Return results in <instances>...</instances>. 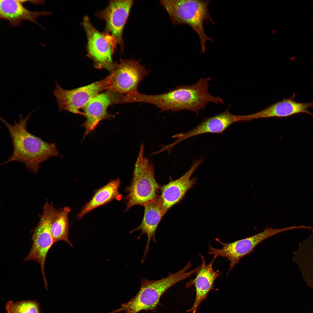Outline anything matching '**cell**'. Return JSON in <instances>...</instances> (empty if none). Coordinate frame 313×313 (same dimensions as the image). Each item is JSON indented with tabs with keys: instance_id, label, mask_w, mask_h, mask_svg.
<instances>
[{
	"instance_id": "obj_17",
	"label": "cell",
	"mask_w": 313,
	"mask_h": 313,
	"mask_svg": "<svg viewBox=\"0 0 313 313\" xmlns=\"http://www.w3.org/2000/svg\"><path fill=\"white\" fill-rule=\"evenodd\" d=\"M294 96L284 99L255 113L242 116V120L248 121L272 117H286L300 113L307 114L313 117V113L308 110L309 108L313 107V101L306 103L299 102L294 100Z\"/></svg>"
},
{
	"instance_id": "obj_7",
	"label": "cell",
	"mask_w": 313,
	"mask_h": 313,
	"mask_svg": "<svg viewBox=\"0 0 313 313\" xmlns=\"http://www.w3.org/2000/svg\"><path fill=\"white\" fill-rule=\"evenodd\" d=\"M295 229V226L281 228L266 227L263 231L252 236L228 243H224L219 239L216 238V241L221 245L222 248H215L209 243L208 253L209 254L214 255L216 258L221 256L229 261L230 266L228 275L241 259L252 253L257 245L263 241L279 233Z\"/></svg>"
},
{
	"instance_id": "obj_11",
	"label": "cell",
	"mask_w": 313,
	"mask_h": 313,
	"mask_svg": "<svg viewBox=\"0 0 313 313\" xmlns=\"http://www.w3.org/2000/svg\"><path fill=\"white\" fill-rule=\"evenodd\" d=\"M125 95L109 88L95 95L82 108L86 120L83 125L85 129L84 137L94 130L102 121L113 116L108 112L110 105L123 103Z\"/></svg>"
},
{
	"instance_id": "obj_10",
	"label": "cell",
	"mask_w": 313,
	"mask_h": 313,
	"mask_svg": "<svg viewBox=\"0 0 313 313\" xmlns=\"http://www.w3.org/2000/svg\"><path fill=\"white\" fill-rule=\"evenodd\" d=\"M116 64L115 70L110 74L109 88L123 95L138 92V85L148 70L133 59H121Z\"/></svg>"
},
{
	"instance_id": "obj_2",
	"label": "cell",
	"mask_w": 313,
	"mask_h": 313,
	"mask_svg": "<svg viewBox=\"0 0 313 313\" xmlns=\"http://www.w3.org/2000/svg\"><path fill=\"white\" fill-rule=\"evenodd\" d=\"M210 77L200 78L196 83L190 85H179L164 93L149 95L141 97L143 103L152 104L162 111H172L187 110L197 114L210 102L223 104L219 96L211 95L208 91Z\"/></svg>"
},
{
	"instance_id": "obj_1",
	"label": "cell",
	"mask_w": 313,
	"mask_h": 313,
	"mask_svg": "<svg viewBox=\"0 0 313 313\" xmlns=\"http://www.w3.org/2000/svg\"><path fill=\"white\" fill-rule=\"evenodd\" d=\"M33 110L24 118L20 114L18 122L14 119L11 124L0 117L10 134L13 147L12 156L2 163L17 161L24 164L26 168L37 173L40 164L54 156H59V152L55 143L46 142L28 132L27 126L28 120L34 112Z\"/></svg>"
},
{
	"instance_id": "obj_15",
	"label": "cell",
	"mask_w": 313,
	"mask_h": 313,
	"mask_svg": "<svg viewBox=\"0 0 313 313\" xmlns=\"http://www.w3.org/2000/svg\"><path fill=\"white\" fill-rule=\"evenodd\" d=\"M238 121L239 115L231 113L228 109L221 113L205 118L191 130L173 136L177 139L170 145L173 148L185 140L204 134L222 133L231 124Z\"/></svg>"
},
{
	"instance_id": "obj_12",
	"label": "cell",
	"mask_w": 313,
	"mask_h": 313,
	"mask_svg": "<svg viewBox=\"0 0 313 313\" xmlns=\"http://www.w3.org/2000/svg\"><path fill=\"white\" fill-rule=\"evenodd\" d=\"M133 3L132 0H111L104 9L95 13L97 17L105 23L104 32L114 38L122 52L124 45L123 29Z\"/></svg>"
},
{
	"instance_id": "obj_8",
	"label": "cell",
	"mask_w": 313,
	"mask_h": 313,
	"mask_svg": "<svg viewBox=\"0 0 313 313\" xmlns=\"http://www.w3.org/2000/svg\"><path fill=\"white\" fill-rule=\"evenodd\" d=\"M57 210L53 207L52 203L47 202L45 204L39 222L33 231L31 249L23 261H35L39 262L46 288L48 285L45 273V262L50 249L54 243L51 230Z\"/></svg>"
},
{
	"instance_id": "obj_3",
	"label": "cell",
	"mask_w": 313,
	"mask_h": 313,
	"mask_svg": "<svg viewBox=\"0 0 313 313\" xmlns=\"http://www.w3.org/2000/svg\"><path fill=\"white\" fill-rule=\"evenodd\" d=\"M192 265L191 262L182 269L174 273H170L165 277L156 280L144 278L141 280L139 290L136 295L129 301L122 303L121 307L109 313H138L141 311H155L159 303L163 294L177 283L195 274L196 268L187 271Z\"/></svg>"
},
{
	"instance_id": "obj_16",
	"label": "cell",
	"mask_w": 313,
	"mask_h": 313,
	"mask_svg": "<svg viewBox=\"0 0 313 313\" xmlns=\"http://www.w3.org/2000/svg\"><path fill=\"white\" fill-rule=\"evenodd\" d=\"M144 212L142 221L140 225L130 232L132 233L140 231V235L137 239H139L143 234L147 235V239L146 247L141 262L143 263L150 248L151 240L154 242L156 241L155 238L156 231L163 216L165 214L161 206V200L160 196H157L155 198L148 202L143 206Z\"/></svg>"
},
{
	"instance_id": "obj_19",
	"label": "cell",
	"mask_w": 313,
	"mask_h": 313,
	"mask_svg": "<svg viewBox=\"0 0 313 313\" xmlns=\"http://www.w3.org/2000/svg\"><path fill=\"white\" fill-rule=\"evenodd\" d=\"M121 182L119 179L111 180L97 190L90 200L82 208L77 218L80 219L94 209L114 200L120 201L122 194L119 192Z\"/></svg>"
},
{
	"instance_id": "obj_9",
	"label": "cell",
	"mask_w": 313,
	"mask_h": 313,
	"mask_svg": "<svg viewBox=\"0 0 313 313\" xmlns=\"http://www.w3.org/2000/svg\"><path fill=\"white\" fill-rule=\"evenodd\" d=\"M110 79L109 75L100 81L71 90L63 89L55 81V86L52 92L59 111L65 110L84 115L80 110L95 95L109 88Z\"/></svg>"
},
{
	"instance_id": "obj_18",
	"label": "cell",
	"mask_w": 313,
	"mask_h": 313,
	"mask_svg": "<svg viewBox=\"0 0 313 313\" xmlns=\"http://www.w3.org/2000/svg\"><path fill=\"white\" fill-rule=\"evenodd\" d=\"M23 3L21 0H0L1 18L8 21L12 26H17L25 20L37 23V20L40 16L51 13L50 11L29 10L23 6Z\"/></svg>"
},
{
	"instance_id": "obj_21",
	"label": "cell",
	"mask_w": 313,
	"mask_h": 313,
	"mask_svg": "<svg viewBox=\"0 0 313 313\" xmlns=\"http://www.w3.org/2000/svg\"><path fill=\"white\" fill-rule=\"evenodd\" d=\"M6 309L7 313H40L39 303L36 301H22L7 303Z\"/></svg>"
},
{
	"instance_id": "obj_13",
	"label": "cell",
	"mask_w": 313,
	"mask_h": 313,
	"mask_svg": "<svg viewBox=\"0 0 313 313\" xmlns=\"http://www.w3.org/2000/svg\"><path fill=\"white\" fill-rule=\"evenodd\" d=\"M203 159L195 160L189 169L178 179L171 180L161 186L160 195L162 209L165 214L171 207L179 203L187 192L196 183L197 179H191V176L203 162Z\"/></svg>"
},
{
	"instance_id": "obj_20",
	"label": "cell",
	"mask_w": 313,
	"mask_h": 313,
	"mask_svg": "<svg viewBox=\"0 0 313 313\" xmlns=\"http://www.w3.org/2000/svg\"><path fill=\"white\" fill-rule=\"evenodd\" d=\"M70 211V208L67 207L57 210L52 223L51 232L54 243L60 241H64L73 247V245L69 238L68 216Z\"/></svg>"
},
{
	"instance_id": "obj_14",
	"label": "cell",
	"mask_w": 313,
	"mask_h": 313,
	"mask_svg": "<svg viewBox=\"0 0 313 313\" xmlns=\"http://www.w3.org/2000/svg\"><path fill=\"white\" fill-rule=\"evenodd\" d=\"M199 256L202 263L196 271L195 277L185 285L187 288L192 286L195 288L196 295L194 302L192 307L187 310L188 312L192 313H196L199 306L206 299L209 292L214 289V281L222 274L219 270L215 271L213 269V264L216 258L214 256L211 262L206 264L204 256L200 254Z\"/></svg>"
},
{
	"instance_id": "obj_4",
	"label": "cell",
	"mask_w": 313,
	"mask_h": 313,
	"mask_svg": "<svg viewBox=\"0 0 313 313\" xmlns=\"http://www.w3.org/2000/svg\"><path fill=\"white\" fill-rule=\"evenodd\" d=\"M211 0H162L160 3L168 12L172 23L175 26L185 24L190 27L198 35L201 46V53L206 50L207 41L212 42L204 29V22L215 23L210 15L208 6Z\"/></svg>"
},
{
	"instance_id": "obj_5",
	"label": "cell",
	"mask_w": 313,
	"mask_h": 313,
	"mask_svg": "<svg viewBox=\"0 0 313 313\" xmlns=\"http://www.w3.org/2000/svg\"><path fill=\"white\" fill-rule=\"evenodd\" d=\"M145 146L141 144L130 186L125 192L127 194L126 200V211L135 205L144 206L158 195L160 186L156 181L154 167L149 159L144 156Z\"/></svg>"
},
{
	"instance_id": "obj_6",
	"label": "cell",
	"mask_w": 313,
	"mask_h": 313,
	"mask_svg": "<svg viewBox=\"0 0 313 313\" xmlns=\"http://www.w3.org/2000/svg\"><path fill=\"white\" fill-rule=\"evenodd\" d=\"M82 24L87 36L88 57L95 68L112 73L116 67L112 57L117 44L116 41L111 35L97 30L87 16L84 17Z\"/></svg>"
}]
</instances>
